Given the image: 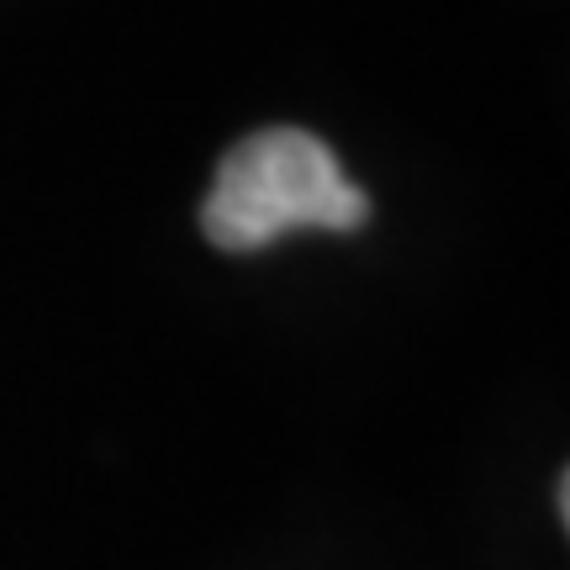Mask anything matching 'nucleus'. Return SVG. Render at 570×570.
<instances>
[{
  "label": "nucleus",
  "instance_id": "f257e3e1",
  "mask_svg": "<svg viewBox=\"0 0 570 570\" xmlns=\"http://www.w3.org/2000/svg\"><path fill=\"white\" fill-rule=\"evenodd\" d=\"M365 217V190L348 185L333 148L302 127H265L244 138L217 164V180L202 206L206 238L227 254L269 248L296 227L348 233Z\"/></svg>",
  "mask_w": 570,
  "mask_h": 570
},
{
  "label": "nucleus",
  "instance_id": "f03ea898",
  "mask_svg": "<svg viewBox=\"0 0 570 570\" xmlns=\"http://www.w3.org/2000/svg\"><path fill=\"white\" fill-rule=\"evenodd\" d=\"M560 512H566V529H570V470H566V481H560Z\"/></svg>",
  "mask_w": 570,
  "mask_h": 570
}]
</instances>
